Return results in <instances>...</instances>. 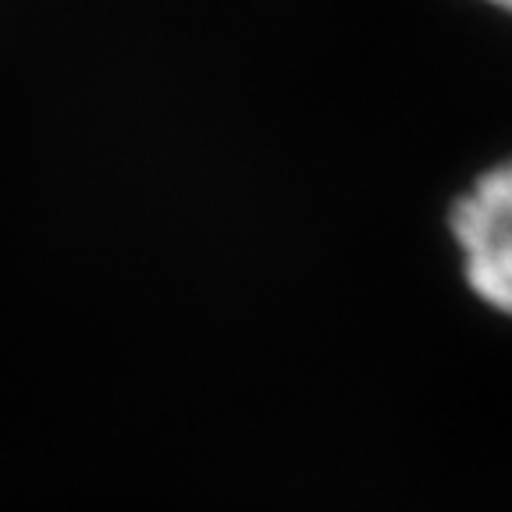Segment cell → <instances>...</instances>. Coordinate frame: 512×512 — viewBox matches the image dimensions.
Segmentation results:
<instances>
[{"instance_id": "obj_1", "label": "cell", "mask_w": 512, "mask_h": 512, "mask_svg": "<svg viewBox=\"0 0 512 512\" xmlns=\"http://www.w3.org/2000/svg\"><path fill=\"white\" fill-rule=\"evenodd\" d=\"M466 281L488 306L512 317V160L480 175L452 210Z\"/></svg>"}, {"instance_id": "obj_2", "label": "cell", "mask_w": 512, "mask_h": 512, "mask_svg": "<svg viewBox=\"0 0 512 512\" xmlns=\"http://www.w3.org/2000/svg\"><path fill=\"white\" fill-rule=\"evenodd\" d=\"M491 4H498V8H509L512 11V0H491Z\"/></svg>"}]
</instances>
